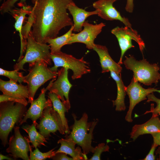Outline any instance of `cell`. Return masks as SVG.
<instances>
[{
	"label": "cell",
	"mask_w": 160,
	"mask_h": 160,
	"mask_svg": "<svg viewBox=\"0 0 160 160\" xmlns=\"http://www.w3.org/2000/svg\"><path fill=\"white\" fill-rule=\"evenodd\" d=\"M34 4L25 27L31 29L37 42L57 37L63 28L73 25L67 12L68 5L73 0H32Z\"/></svg>",
	"instance_id": "cell-1"
},
{
	"label": "cell",
	"mask_w": 160,
	"mask_h": 160,
	"mask_svg": "<svg viewBox=\"0 0 160 160\" xmlns=\"http://www.w3.org/2000/svg\"><path fill=\"white\" fill-rule=\"evenodd\" d=\"M26 106L14 101L0 103V138L4 147L7 143L8 136L15 124H19L24 118L27 111Z\"/></svg>",
	"instance_id": "cell-2"
},
{
	"label": "cell",
	"mask_w": 160,
	"mask_h": 160,
	"mask_svg": "<svg viewBox=\"0 0 160 160\" xmlns=\"http://www.w3.org/2000/svg\"><path fill=\"white\" fill-rule=\"evenodd\" d=\"M123 63L126 68L133 72V78L143 84L150 86L156 84L160 80V68L156 63L151 64L144 58L136 60L133 56H125Z\"/></svg>",
	"instance_id": "cell-3"
},
{
	"label": "cell",
	"mask_w": 160,
	"mask_h": 160,
	"mask_svg": "<svg viewBox=\"0 0 160 160\" xmlns=\"http://www.w3.org/2000/svg\"><path fill=\"white\" fill-rule=\"evenodd\" d=\"M48 65L42 60L29 64V73L24 76V83L27 84L29 91L28 103H31L34 100L35 94L40 87L57 76V72L51 71Z\"/></svg>",
	"instance_id": "cell-4"
},
{
	"label": "cell",
	"mask_w": 160,
	"mask_h": 160,
	"mask_svg": "<svg viewBox=\"0 0 160 160\" xmlns=\"http://www.w3.org/2000/svg\"><path fill=\"white\" fill-rule=\"evenodd\" d=\"M74 122L71 129L70 134L66 138H70L73 140L76 144L82 148L83 152L85 154L89 152L93 153L94 148L91 145L93 138V130L96 125L97 121L88 122L87 114L84 113L81 118L77 120L75 114H72Z\"/></svg>",
	"instance_id": "cell-5"
},
{
	"label": "cell",
	"mask_w": 160,
	"mask_h": 160,
	"mask_svg": "<svg viewBox=\"0 0 160 160\" xmlns=\"http://www.w3.org/2000/svg\"><path fill=\"white\" fill-rule=\"evenodd\" d=\"M50 47L46 43L37 41L34 38L31 31L27 38L26 53L23 59L14 66V70L19 71L25 70L23 66L26 63H31L39 60H43L48 65H52L50 57Z\"/></svg>",
	"instance_id": "cell-6"
},
{
	"label": "cell",
	"mask_w": 160,
	"mask_h": 160,
	"mask_svg": "<svg viewBox=\"0 0 160 160\" xmlns=\"http://www.w3.org/2000/svg\"><path fill=\"white\" fill-rule=\"evenodd\" d=\"M50 57L54 65L49 68L52 71L57 72L58 68L60 67L70 69L73 72L71 76L73 80L80 79L83 75L91 72L89 63L85 61L83 57L77 59L61 51L51 53Z\"/></svg>",
	"instance_id": "cell-7"
},
{
	"label": "cell",
	"mask_w": 160,
	"mask_h": 160,
	"mask_svg": "<svg viewBox=\"0 0 160 160\" xmlns=\"http://www.w3.org/2000/svg\"><path fill=\"white\" fill-rule=\"evenodd\" d=\"M36 127L39 132L46 138L51 136L50 133L57 131L62 135L65 133L60 116L53 108L52 103L45 108Z\"/></svg>",
	"instance_id": "cell-8"
},
{
	"label": "cell",
	"mask_w": 160,
	"mask_h": 160,
	"mask_svg": "<svg viewBox=\"0 0 160 160\" xmlns=\"http://www.w3.org/2000/svg\"><path fill=\"white\" fill-rule=\"evenodd\" d=\"M111 33L116 37L121 50V55L118 63H123L122 58L128 49L134 47L132 43V40L136 41L138 44L140 51H143L145 47V44L137 31L132 28L126 26L124 27H116L111 31Z\"/></svg>",
	"instance_id": "cell-9"
},
{
	"label": "cell",
	"mask_w": 160,
	"mask_h": 160,
	"mask_svg": "<svg viewBox=\"0 0 160 160\" xmlns=\"http://www.w3.org/2000/svg\"><path fill=\"white\" fill-rule=\"evenodd\" d=\"M125 90L128 95L129 99V105L128 111L125 117V119L128 122H131L133 120L132 114L133 110L135 106L141 101L147 99V96L154 92L160 93V90L157 89L143 88L138 81L133 78L130 84L125 87Z\"/></svg>",
	"instance_id": "cell-10"
},
{
	"label": "cell",
	"mask_w": 160,
	"mask_h": 160,
	"mask_svg": "<svg viewBox=\"0 0 160 160\" xmlns=\"http://www.w3.org/2000/svg\"><path fill=\"white\" fill-rule=\"evenodd\" d=\"M68 70L62 67L57 71V78L52 84L48 89L49 92L56 94L62 102L68 111L71 105L69 93L72 85L68 79Z\"/></svg>",
	"instance_id": "cell-11"
},
{
	"label": "cell",
	"mask_w": 160,
	"mask_h": 160,
	"mask_svg": "<svg viewBox=\"0 0 160 160\" xmlns=\"http://www.w3.org/2000/svg\"><path fill=\"white\" fill-rule=\"evenodd\" d=\"M14 134L9 139V147L6 151L15 159L20 158L24 160H30L28 152L30 151V142L28 139L23 137L20 131V127H14Z\"/></svg>",
	"instance_id": "cell-12"
},
{
	"label": "cell",
	"mask_w": 160,
	"mask_h": 160,
	"mask_svg": "<svg viewBox=\"0 0 160 160\" xmlns=\"http://www.w3.org/2000/svg\"><path fill=\"white\" fill-rule=\"evenodd\" d=\"M105 25L103 23L94 25L85 21L83 25V30L77 33L72 34L68 44L81 43L85 44L88 49H93L95 45V39Z\"/></svg>",
	"instance_id": "cell-13"
},
{
	"label": "cell",
	"mask_w": 160,
	"mask_h": 160,
	"mask_svg": "<svg viewBox=\"0 0 160 160\" xmlns=\"http://www.w3.org/2000/svg\"><path fill=\"white\" fill-rule=\"evenodd\" d=\"M56 79H52L46 88H44L41 90V92L38 97L36 99H34L31 103L30 106L27 110L19 125L26 122L28 119H31L33 123L36 122V120L41 116L45 108L52 103L50 99H46L45 93Z\"/></svg>",
	"instance_id": "cell-14"
},
{
	"label": "cell",
	"mask_w": 160,
	"mask_h": 160,
	"mask_svg": "<svg viewBox=\"0 0 160 160\" xmlns=\"http://www.w3.org/2000/svg\"><path fill=\"white\" fill-rule=\"evenodd\" d=\"M117 0H98L93 4V7L98 11V15L107 20H118L125 26L132 28L128 19L122 17L113 5Z\"/></svg>",
	"instance_id": "cell-15"
},
{
	"label": "cell",
	"mask_w": 160,
	"mask_h": 160,
	"mask_svg": "<svg viewBox=\"0 0 160 160\" xmlns=\"http://www.w3.org/2000/svg\"><path fill=\"white\" fill-rule=\"evenodd\" d=\"M20 9H13L10 12L15 20L14 27L16 30L19 32L20 38L21 47L20 55L17 60L19 62L23 57V54L26 50L27 41L24 39L22 33L23 24L24 20L27 15H29L31 13L32 7L30 6L25 4L21 7Z\"/></svg>",
	"instance_id": "cell-16"
},
{
	"label": "cell",
	"mask_w": 160,
	"mask_h": 160,
	"mask_svg": "<svg viewBox=\"0 0 160 160\" xmlns=\"http://www.w3.org/2000/svg\"><path fill=\"white\" fill-rule=\"evenodd\" d=\"M93 49L97 53L99 57L102 73L112 71L118 74H121V67L112 59L106 46L95 44Z\"/></svg>",
	"instance_id": "cell-17"
},
{
	"label": "cell",
	"mask_w": 160,
	"mask_h": 160,
	"mask_svg": "<svg viewBox=\"0 0 160 160\" xmlns=\"http://www.w3.org/2000/svg\"><path fill=\"white\" fill-rule=\"evenodd\" d=\"M158 132H160V119L158 115H152L146 122L133 126L130 133V138L135 141L141 135Z\"/></svg>",
	"instance_id": "cell-18"
},
{
	"label": "cell",
	"mask_w": 160,
	"mask_h": 160,
	"mask_svg": "<svg viewBox=\"0 0 160 160\" xmlns=\"http://www.w3.org/2000/svg\"><path fill=\"white\" fill-rule=\"evenodd\" d=\"M0 90L4 94L16 97L28 99L29 91L27 86L12 80L5 81L0 79Z\"/></svg>",
	"instance_id": "cell-19"
},
{
	"label": "cell",
	"mask_w": 160,
	"mask_h": 160,
	"mask_svg": "<svg viewBox=\"0 0 160 160\" xmlns=\"http://www.w3.org/2000/svg\"><path fill=\"white\" fill-rule=\"evenodd\" d=\"M67 9L73 17L74 23L73 31L75 32H79L81 31L85 20L89 16L97 15L98 13V11L97 10L88 12L80 8L73 1L68 5Z\"/></svg>",
	"instance_id": "cell-20"
},
{
	"label": "cell",
	"mask_w": 160,
	"mask_h": 160,
	"mask_svg": "<svg viewBox=\"0 0 160 160\" xmlns=\"http://www.w3.org/2000/svg\"><path fill=\"white\" fill-rule=\"evenodd\" d=\"M57 143L60 144V146L55 152V154L58 152H63L70 155L74 160L87 159L86 155L81 151L80 147H78L75 148L76 144L72 139L61 138L58 141Z\"/></svg>",
	"instance_id": "cell-21"
},
{
	"label": "cell",
	"mask_w": 160,
	"mask_h": 160,
	"mask_svg": "<svg viewBox=\"0 0 160 160\" xmlns=\"http://www.w3.org/2000/svg\"><path fill=\"white\" fill-rule=\"evenodd\" d=\"M110 72L111 76L115 81L117 87V97L115 100H112L113 105L116 106V111H124L126 109L124 103L126 92L125 87L122 81L121 74H118L112 71Z\"/></svg>",
	"instance_id": "cell-22"
},
{
	"label": "cell",
	"mask_w": 160,
	"mask_h": 160,
	"mask_svg": "<svg viewBox=\"0 0 160 160\" xmlns=\"http://www.w3.org/2000/svg\"><path fill=\"white\" fill-rule=\"evenodd\" d=\"M47 96L52 102L53 107L59 115L62 120L63 128L65 133L69 134L70 133L65 113L68 112L67 109L61 101L57 95L49 92Z\"/></svg>",
	"instance_id": "cell-23"
},
{
	"label": "cell",
	"mask_w": 160,
	"mask_h": 160,
	"mask_svg": "<svg viewBox=\"0 0 160 160\" xmlns=\"http://www.w3.org/2000/svg\"><path fill=\"white\" fill-rule=\"evenodd\" d=\"M73 25L69 30L62 36L52 39H49L46 41L50 47L51 53L60 52L62 47L65 45L68 44L73 31Z\"/></svg>",
	"instance_id": "cell-24"
},
{
	"label": "cell",
	"mask_w": 160,
	"mask_h": 160,
	"mask_svg": "<svg viewBox=\"0 0 160 160\" xmlns=\"http://www.w3.org/2000/svg\"><path fill=\"white\" fill-rule=\"evenodd\" d=\"M37 123H33L31 125H26L22 127L28 135L29 141L35 148L41 145L46 146L44 143H47L46 138L38 132L36 126Z\"/></svg>",
	"instance_id": "cell-25"
},
{
	"label": "cell",
	"mask_w": 160,
	"mask_h": 160,
	"mask_svg": "<svg viewBox=\"0 0 160 160\" xmlns=\"http://www.w3.org/2000/svg\"><path fill=\"white\" fill-rule=\"evenodd\" d=\"M54 149H53L46 153H42L37 148L32 151V148L30 145V160H43L47 158H52L55 155V153L56 151H54Z\"/></svg>",
	"instance_id": "cell-26"
},
{
	"label": "cell",
	"mask_w": 160,
	"mask_h": 160,
	"mask_svg": "<svg viewBox=\"0 0 160 160\" xmlns=\"http://www.w3.org/2000/svg\"><path fill=\"white\" fill-rule=\"evenodd\" d=\"M0 75L6 76L10 80H12L19 84L24 83L25 78L23 73L18 72V71L14 70V71H7L0 68Z\"/></svg>",
	"instance_id": "cell-27"
},
{
	"label": "cell",
	"mask_w": 160,
	"mask_h": 160,
	"mask_svg": "<svg viewBox=\"0 0 160 160\" xmlns=\"http://www.w3.org/2000/svg\"><path fill=\"white\" fill-rule=\"evenodd\" d=\"M20 2L18 4L19 6L21 7L25 4L26 0H7L4 1L0 7V11L1 14L6 13H10L14 7L15 4L18 1Z\"/></svg>",
	"instance_id": "cell-28"
},
{
	"label": "cell",
	"mask_w": 160,
	"mask_h": 160,
	"mask_svg": "<svg viewBox=\"0 0 160 160\" xmlns=\"http://www.w3.org/2000/svg\"><path fill=\"white\" fill-rule=\"evenodd\" d=\"M148 102L153 101L155 102L156 104V107L154 108L153 104H151V109L150 111H146L144 113L146 114L151 113L153 115H157L160 113V99L156 97L152 93L147 96Z\"/></svg>",
	"instance_id": "cell-29"
},
{
	"label": "cell",
	"mask_w": 160,
	"mask_h": 160,
	"mask_svg": "<svg viewBox=\"0 0 160 160\" xmlns=\"http://www.w3.org/2000/svg\"><path fill=\"white\" fill-rule=\"evenodd\" d=\"M109 149V146L108 145H105L104 143H102L99 144L94 148L93 155L89 160H100V156L102 153L104 152L108 151Z\"/></svg>",
	"instance_id": "cell-30"
},
{
	"label": "cell",
	"mask_w": 160,
	"mask_h": 160,
	"mask_svg": "<svg viewBox=\"0 0 160 160\" xmlns=\"http://www.w3.org/2000/svg\"><path fill=\"white\" fill-rule=\"evenodd\" d=\"M7 101H12L19 103L25 106L28 104V101L25 98L16 97L3 94L0 95V103Z\"/></svg>",
	"instance_id": "cell-31"
},
{
	"label": "cell",
	"mask_w": 160,
	"mask_h": 160,
	"mask_svg": "<svg viewBox=\"0 0 160 160\" xmlns=\"http://www.w3.org/2000/svg\"><path fill=\"white\" fill-rule=\"evenodd\" d=\"M66 155L63 152H58L56 153L52 159L54 160H74L73 158L69 157Z\"/></svg>",
	"instance_id": "cell-32"
},
{
	"label": "cell",
	"mask_w": 160,
	"mask_h": 160,
	"mask_svg": "<svg viewBox=\"0 0 160 160\" xmlns=\"http://www.w3.org/2000/svg\"><path fill=\"white\" fill-rule=\"evenodd\" d=\"M157 146L155 144L153 143L151 148L145 157L142 160H154L155 159V156L154 153L155 149Z\"/></svg>",
	"instance_id": "cell-33"
},
{
	"label": "cell",
	"mask_w": 160,
	"mask_h": 160,
	"mask_svg": "<svg viewBox=\"0 0 160 160\" xmlns=\"http://www.w3.org/2000/svg\"><path fill=\"white\" fill-rule=\"evenodd\" d=\"M153 137V143L157 146H160V132H156L151 134Z\"/></svg>",
	"instance_id": "cell-34"
},
{
	"label": "cell",
	"mask_w": 160,
	"mask_h": 160,
	"mask_svg": "<svg viewBox=\"0 0 160 160\" xmlns=\"http://www.w3.org/2000/svg\"><path fill=\"white\" fill-rule=\"evenodd\" d=\"M133 0H127L125 7L126 10L129 13H132L133 11Z\"/></svg>",
	"instance_id": "cell-35"
},
{
	"label": "cell",
	"mask_w": 160,
	"mask_h": 160,
	"mask_svg": "<svg viewBox=\"0 0 160 160\" xmlns=\"http://www.w3.org/2000/svg\"><path fill=\"white\" fill-rule=\"evenodd\" d=\"M7 159L8 160H13V159L9 157H8L7 156H5L2 155L1 154H0V160H2L3 159Z\"/></svg>",
	"instance_id": "cell-36"
},
{
	"label": "cell",
	"mask_w": 160,
	"mask_h": 160,
	"mask_svg": "<svg viewBox=\"0 0 160 160\" xmlns=\"http://www.w3.org/2000/svg\"><path fill=\"white\" fill-rule=\"evenodd\" d=\"M155 153L156 154L159 155V158H157V160H160V146H159L156 151Z\"/></svg>",
	"instance_id": "cell-37"
},
{
	"label": "cell",
	"mask_w": 160,
	"mask_h": 160,
	"mask_svg": "<svg viewBox=\"0 0 160 160\" xmlns=\"http://www.w3.org/2000/svg\"><path fill=\"white\" fill-rule=\"evenodd\" d=\"M160 115V113L159 114Z\"/></svg>",
	"instance_id": "cell-38"
}]
</instances>
